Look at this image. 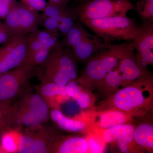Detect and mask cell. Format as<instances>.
<instances>
[{"label":"cell","instance_id":"obj_1","mask_svg":"<svg viewBox=\"0 0 153 153\" xmlns=\"http://www.w3.org/2000/svg\"><path fill=\"white\" fill-rule=\"evenodd\" d=\"M153 79L152 75L130 83L106 96L95 110H118L133 117H143L152 111Z\"/></svg>","mask_w":153,"mask_h":153},{"label":"cell","instance_id":"obj_2","mask_svg":"<svg viewBox=\"0 0 153 153\" xmlns=\"http://www.w3.org/2000/svg\"><path fill=\"white\" fill-rule=\"evenodd\" d=\"M132 47V42L108 43L86 62L76 81L89 88L96 89L109 72L117 66L124 55Z\"/></svg>","mask_w":153,"mask_h":153},{"label":"cell","instance_id":"obj_3","mask_svg":"<svg viewBox=\"0 0 153 153\" xmlns=\"http://www.w3.org/2000/svg\"><path fill=\"white\" fill-rule=\"evenodd\" d=\"M49 116V108L44 99L39 94L30 93L29 91L7 109L10 125L18 130L37 128L47 122Z\"/></svg>","mask_w":153,"mask_h":153},{"label":"cell","instance_id":"obj_4","mask_svg":"<svg viewBox=\"0 0 153 153\" xmlns=\"http://www.w3.org/2000/svg\"><path fill=\"white\" fill-rule=\"evenodd\" d=\"M79 21L93 31L96 36L103 39L105 44L115 41H133L142 29L136 19L127 16Z\"/></svg>","mask_w":153,"mask_h":153},{"label":"cell","instance_id":"obj_5","mask_svg":"<svg viewBox=\"0 0 153 153\" xmlns=\"http://www.w3.org/2000/svg\"><path fill=\"white\" fill-rule=\"evenodd\" d=\"M41 66V82L66 86L78 77L77 61L71 50L65 47L52 50Z\"/></svg>","mask_w":153,"mask_h":153},{"label":"cell","instance_id":"obj_6","mask_svg":"<svg viewBox=\"0 0 153 153\" xmlns=\"http://www.w3.org/2000/svg\"><path fill=\"white\" fill-rule=\"evenodd\" d=\"M37 73L36 66L23 64L0 76V102L7 106L11 101L29 90L30 79Z\"/></svg>","mask_w":153,"mask_h":153},{"label":"cell","instance_id":"obj_7","mask_svg":"<svg viewBox=\"0 0 153 153\" xmlns=\"http://www.w3.org/2000/svg\"><path fill=\"white\" fill-rule=\"evenodd\" d=\"M134 10L129 0H90L75 9L79 21L125 16L128 11Z\"/></svg>","mask_w":153,"mask_h":153},{"label":"cell","instance_id":"obj_8","mask_svg":"<svg viewBox=\"0 0 153 153\" xmlns=\"http://www.w3.org/2000/svg\"><path fill=\"white\" fill-rule=\"evenodd\" d=\"M60 136L52 129L41 126L27 129L20 134L17 153H51L52 146Z\"/></svg>","mask_w":153,"mask_h":153},{"label":"cell","instance_id":"obj_9","mask_svg":"<svg viewBox=\"0 0 153 153\" xmlns=\"http://www.w3.org/2000/svg\"><path fill=\"white\" fill-rule=\"evenodd\" d=\"M41 22L38 12L30 10L22 3H17L6 17L4 25L11 36L26 35L37 30Z\"/></svg>","mask_w":153,"mask_h":153},{"label":"cell","instance_id":"obj_10","mask_svg":"<svg viewBox=\"0 0 153 153\" xmlns=\"http://www.w3.org/2000/svg\"><path fill=\"white\" fill-rule=\"evenodd\" d=\"M94 111L86 121L89 130L97 132L123 124L132 123L134 117L130 115L118 110L108 109Z\"/></svg>","mask_w":153,"mask_h":153},{"label":"cell","instance_id":"obj_11","mask_svg":"<svg viewBox=\"0 0 153 153\" xmlns=\"http://www.w3.org/2000/svg\"><path fill=\"white\" fill-rule=\"evenodd\" d=\"M141 32L132 41L137 61L145 66L153 65V21L143 22Z\"/></svg>","mask_w":153,"mask_h":153},{"label":"cell","instance_id":"obj_12","mask_svg":"<svg viewBox=\"0 0 153 153\" xmlns=\"http://www.w3.org/2000/svg\"><path fill=\"white\" fill-rule=\"evenodd\" d=\"M115 68L123 80L125 86L137 79L152 75L147 66L137 60L133 47L121 58Z\"/></svg>","mask_w":153,"mask_h":153},{"label":"cell","instance_id":"obj_13","mask_svg":"<svg viewBox=\"0 0 153 153\" xmlns=\"http://www.w3.org/2000/svg\"><path fill=\"white\" fill-rule=\"evenodd\" d=\"M27 48V36L23 35L0 60V71L2 74L23 64Z\"/></svg>","mask_w":153,"mask_h":153},{"label":"cell","instance_id":"obj_14","mask_svg":"<svg viewBox=\"0 0 153 153\" xmlns=\"http://www.w3.org/2000/svg\"><path fill=\"white\" fill-rule=\"evenodd\" d=\"M105 44L100 38L88 32L70 50L77 62L85 64Z\"/></svg>","mask_w":153,"mask_h":153},{"label":"cell","instance_id":"obj_15","mask_svg":"<svg viewBox=\"0 0 153 153\" xmlns=\"http://www.w3.org/2000/svg\"><path fill=\"white\" fill-rule=\"evenodd\" d=\"M37 89L38 93L51 109H59V105L69 98L66 92V85H59L53 82H41Z\"/></svg>","mask_w":153,"mask_h":153},{"label":"cell","instance_id":"obj_16","mask_svg":"<svg viewBox=\"0 0 153 153\" xmlns=\"http://www.w3.org/2000/svg\"><path fill=\"white\" fill-rule=\"evenodd\" d=\"M51 153H88L87 137L79 135L60 136L52 146Z\"/></svg>","mask_w":153,"mask_h":153},{"label":"cell","instance_id":"obj_17","mask_svg":"<svg viewBox=\"0 0 153 153\" xmlns=\"http://www.w3.org/2000/svg\"><path fill=\"white\" fill-rule=\"evenodd\" d=\"M66 89L69 98L75 100L81 108L86 109L93 105L95 97L88 88L74 80L68 82L66 85Z\"/></svg>","mask_w":153,"mask_h":153},{"label":"cell","instance_id":"obj_18","mask_svg":"<svg viewBox=\"0 0 153 153\" xmlns=\"http://www.w3.org/2000/svg\"><path fill=\"white\" fill-rule=\"evenodd\" d=\"M50 117L52 120L61 129L71 132H80L89 130L86 121L67 117L59 109H51Z\"/></svg>","mask_w":153,"mask_h":153},{"label":"cell","instance_id":"obj_19","mask_svg":"<svg viewBox=\"0 0 153 153\" xmlns=\"http://www.w3.org/2000/svg\"><path fill=\"white\" fill-rule=\"evenodd\" d=\"M133 137L135 142L142 149L153 153L152 121H144L137 126L135 127Z\"/></svg>","mask_w":153,"mask_h":153},{"label":"cell","instance_id":"obj_20","mask_svg":"<svg viewBox=\"0 0 153 153\" xmlns=\"http://www.w3.org/2000/svg\"><path fill=\"white\" fill-rule=\"evenodd\" d=\"M135 127L132 123L123 124L94 133L98 134L105 143L111 144L120 138L133 133Z\"/></svg>","mask_w":153,"mask_h":153},{"label":"cell","instance_id":"obj_21","mask_svg":"<svg viewBox=\"0 0 153 153\" xmlns=\"http://www.w3.org/2000/svg\"><path fill=\"white\" fill-rule=\"evenodd\" d=\"M41 22L46 18H55L59 20L63 17L76 14L75 9L73 10L67 7L66 5L57 4L50 2L47 3L46 7L42 11Z\"/></svg>","mask_w":153,"mask_h":153},{"label":"cell","instance_id":"obj_22","mask_svg":"<svg viewBox=\"0 0 153 153\" xmlns=\"http://www.w3.org/2000/svg\"><path fill=\"white\" fill-rule=\"evenodd\" d=\"M20 133L11 128L0 135V148L3 153H17Z\"/></svg>","mask_w":153,"mask_h":153},{"label":"cell","instance_id":"obj_23","mask_svg":"<svg viewBox=\"0 0 153 153\" xmlns=\"http://www.w3.org/2000/svg\"><path fill=\"white\" fill-rule=\"evenodd\" d=\"M121 153H142L144 152L135 142L133 133L127 134L112 143Z\"/></svg>","mask_w":153,"mask_h":153},{"label":"cell","instance_id":"obj_24","mask_svg":"<svg viewBox=\"0 0 153 153\" xmlns=\"http://www.w3.org/2000/svg\"><path fill=\"white\" fill-rule=\"evenodd\" d=\"M134 10L143 22L153 21V1H137Z\"/></svg>","mask_w":153,"mask_h":153},{"label":"cell","instance_id":"obj_25","mask_svg":"<svg viewBox=\"0 0 153 153\" xmlns=\"http://www.w3.org/2000/svg\"><path fill=\"white\" fill-rule=\"evenodd\" d=\"M52 51L49 48L43 47L39 51L26 58L22 65L27 64L34 66L42 65L47 60Z\"/></svg>","mask_w":153,"mask_h":153},{"label":"cell","instance_id":"obj_26","mask_svg":"<svg viewBox=\"0 0 153 153\" xmlns=\"http://www.w3.org/2000/svg\"><path fill=\"white\" fill-rule=\"evenodd\" d=\"M87 139L88 144V153H102L104 152L105 143L96 133L89 134Z\"/></svg>","mask_w":153,"mask_h":153},{"label":"cell","instance_id":"obj_27","mask_svg":"<svg viewBox=\"0 0 153 153\" xmlns=\"http://www.w3.org/2000/svg\"><path fill=\"white\" fill-rule=\"evenodd\" d=\"M43 47V45L36 38L34 32H32L27 36V48L25 59L39 51Z\"/></svg>","mask_w":153,"mask_h":153},{"label":"cell","instance_id":"obj_28","mask_svg":"<svg viewBox=\"0 0 153 153\" xmlns=\"http://www.w3.org/2000/svg\"><path fill=\"white\" fill-rule=\"evenodd\" d=\"M8 107L0 102V135L4 132L12 128L8 119Z\"/></svg>","mask_w":153,"mask_h":153},{"label":"cell","instance_id":"obj_29","mask_svg":"<svg viewBox=\"0 0 153 153\" xmlns=\"http://www.w3.org/2000/svg\"><path fill=\"white\" fill-rule=\"evenodd\" d=\"M22 3L32 10L43 11L47 5L45 0H21Z\"/></svg>","mask_w":153,"mask_h":153},{"label":"cell","instance_id":"obj_30","mask_svg":"<svg viewBox=\"0 0 153 153\" xmlns=\"http://www.w3.org/2000/svg\"><path fill=\"white\" fill-rule=\"evenodd\" d=\"M16 4L15 0H0V18L5 19Z\"/></svg>","mask_w":153,"mask_h":153},{"label":"cell","instance_id":"obj_31","mask_svg":"<svg viewBox=\"0 0 153 153\" xmlns=\"http://www.w3.org/2000/svg\"><path fill=\"white\" fill-rule=\"evenodd\" d=\"M45 30L51 33L59 34L58 26L59 21L55 18H46L42 21Z\"/></svg>","mask_w":153,"mask_h":153},{"label":"cell","instance_id":"obj_32","mask_svg":"<svg viewBox=\"0 0 153 153\" xmlns=\"http://www.w3.org/2000/svg\"><path fill=\"white\" fill-rule=\"evenodd\" d=\"M36 38L40 41L44 47L49 42L51 38L55 36H59V34L48 32L46 30H38V29L34 31Z\"/></svg>","mask_w":153,"mask_h":153},{"label":"cell","instance_id":"obj_33","mask_svg":"<svg viewBox=\"0 0 153 153\" xmlns=\"http://www.w3.org/2000/svg\"><path fill=\"white\" fill-rule=\"evenodd\" d=\"M12 36L4 25L0 23V44L7 42Z\"/></svg>","mask_w":153,"mask_h":153},{"label":"cell","instance_id":"obj_34","mask_svg":"<svg viewBox=\"0 0 153 153\" xmlns=\"http://www.w3.org/2000/svg\"><path fill=\"white\" fill-rule=\"evenodd\" d=\"M68 1V0H49V2L57 4L66 5V3Z\"/></svg>","mask_w":153,"mask_h":153},{"label":"cell","instance_id":"obj_35","mask_svg":"<svg viewBox=\"0 0 153 153\" xmlns=\"http://www.w3.org/2000/svg\"><path fill=\"white\" fill-rule=\"evenodd\" d=\"M81 1V3L83 2L87 1H90V0H80Z\"/></svg>","mask_w":153,"mask_h":153},{"label":"cell","instance_id":"obj_36","mask_svg":"<svg viewBox=\"0 0 153 153\" xmlns=\"http://www.w3.org/2000/svg\"><path fill=\"white\" fill-rule=\"evenodd\" d=\"M0 153H3V151L2 150V149L1 148H0Z\"/></svg>","mask_w":153,"mask_h":153},{"label":"cell","instance_id":"obj_37","mask_svg":"<svg viewBox=\"0 0 153 153\" xmlns=\"http://www.w3.org/2000/svg\"><path fill=\"white\" fill-rule=\"evenodd\" d=\"M144 1H153V0H142Z\"/></svg>","mask_w":153,"mask_h":153},{"label":"cell","instance_id":"obj_38","mask_svg":"<svg viewBox=\"0 0 153 153\" xmlns=\"http://www.w3.org/2000/svg\"><path fill=\"white\" fill-rule=\"evenodd\" d=\"M1 74H2L1 72V71H0V76H1Z\"/></svg>","mask_w":153,"mask_h":153}]
</instances>
